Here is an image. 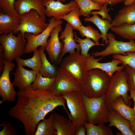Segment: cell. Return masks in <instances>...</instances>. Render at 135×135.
Segmentation results:
<instances>
[{"instance_id": "1", "label": "cell", "mask_w": 135, "mask_h": 135, "mask_svg": "<svg viewBox=\"0 0 135 135\" xmlns=\"http://www.w3.org/2000/svg\"><path fill=\"white\" fill-rule=\"evenodd\" d=\"M17 95V102L10 108L8 114L22 123L26 135H34L38 123L57 106H62L70 115L64 98L55 95L49 90H34L30 87L19 90Z\"/></svg>"}, {"instance_id": "2", "label": "cell", "mask_w": 135, "mask_h": 135, "mask_svg": "<svg viewBox=\"0 0 135 135\" xmlns=\"http://www.w3.org/2000/svg\"><path fill=\"white\" fill-rule=\"evenodd\" d=\"M110 81V77L104 71L97 69L88 70L80 84V91L89 98L100 97L106 94Z\"/></svg>"}, {"instance_id": "3", "label": "cell", "mask_w": 135, "mask_h": 135, "mask_svg": "<svg viewBox=\"0 0 135 135\" xmlns=\"http://www.w3.org/2000/svg\"><path fill=\"white\" fill-rule=\"evenodd\" d=\"M81 92L87 121L94 124L107 122L110 109L106 102L105 94L98 97L89 98Z\"/></svg>"}, {"instance_id": "4", "label": "cell", "mask_w": 135, "mask_h": 135, "mask_svg": "<svg viewBox=\"0 0 135 135\" xmlns=\"http://www.w3.org/2000/svg\"><path fill=\"white\" fill-rule=\"evenodd\" d=\"M128 79V75L124 70L116 72L110 78L108 88L105 95L106 102L109 108L112 101L119 96L122 97L126 105H131V99L128 93L129 91Z\"/></svg>"}, {"instance_id": "5", "label": "cell", "mask_w": 135, "mask_h": 135, "mask_svg": "<svg viewBox=\"0 0 135 135\" xmlns=\"http://www.w3.org/2000/svg\"><path fill=\"white\" fill-rule=\"evenodd\" d=\"M0 43L4 51V59L12 62L17 57L25 54L26 43L24 36L21 32L17 36L13 32L8 34H1Z\"/></svg>"}, {"instance_id": "6", "label": "cell", "mask_w": 135, "mask_h": 135, "mask_svg": "<svg viewBox=\"0 0 135 135\" xmlns=\"http://www.w3.org/2000/svg\"><path fill=\"white\" fill-rule=\"evenodd\" d=\"M69 110L70 120L76 126L84 124L87 121L86 111L80 90H73L62 93Z\"/></svg>"}, {"instance_id": "7", "label": "cell", "mask_w": 135, "mask_h": 135, "mask_svg": "<svg viewBox=\"0 0 135 135\" xmlns=\"http://www.w3.org/2000/svg\"><path fill=\"white\" fill-rule=\"evenodd\" d=\"M76 51L62 59L59 67L68 72L74 79L81 83L84 80L88 70L86 66L85 58Z\"/></svg>"}, {"instance_id": "8", "label": "cell", "mask_w": 135, "mask_h": 135, "mask_svg": "<svg viewBox=\"0 0 135 135\" xmlns=\"http://www.w3.org/2000/svg\"><path fill=\"white\" fill-rule=\"evenodd\" d=\"M20 16V24L13 32L14 34L21 32L24 36L25 33H29L37 35L44 31L48 24L34 10H31Z\"/></svg>"}, {"instance_id": "9", "label": "cell", "mask_w": 135, "mask_h": 135, "mask_svg": "<svg viewBox=\"0 0 135 135\" xmlns=\"http://www.w3.org/2000/svg\"><path fill=\"white\" fill-rule=\"evenodd\" d=\"M63 22L61 20H56L51 17L48 24L42 32L37 35L25 33V38L27 40L25 54H28L33 51L39 46L46 47L48 44V38L50 36V33L53 29L59 24H62Z\"/></svg>"}, {"instance_id": "10", "label": "cell", "mask_w": 135, "mask_h": 135, "mask_svg": "<svg viewBox=\"0 0 135 135\" xmlns=\"http://www.w3.org/2000/svg\"><path fill=\"white\" fill-rule=\"evenodd\" d=\"M107 37L108 42V45L102 51L92 53L94 57H103L115 54L125 55L127 52H135V42L134 40H130L128 42L118 41L111 33L108 34Z\"/></svg>"}, {"instance_id": "11", "label": "cell", "mask_w": 135, "mask_h": 135, "mask_svg": "<svg viewBox=\"0 0 135 135\" xmlns=\"http://www.w3.org/2000/svg\"><path fill=\"white\" fill-rule=\"evenodd\" d=\"M50 90L55 95L59 96L69 91H80V84L68 72L59 67L58 68L55 82Z\"/></svg>"}, {"instance_id": "12", "label": "cell", "mask_w": 135, "mask_h": 135, "mask_svg": "<svg viewBox=\"0 0 135 135\" xmlns=\"http://www.w3.org/2000/svg\"><path fill=\"white\" fill-rule=\"evenodd\" d=\"M4 68L0 77V96L2 99V102L8 101L12 102L15 100L17 92L10 81V74L15 65L12 62L4 59Z\"/></svg>"}, {"instance_id": "13", "label": "cell", "mask_w": 135, "mask_h": 135, "mask_svg": "<svg viewBox=\"0 0 135 135\" xmlns=\"http://www.w3.org/2000/svg\"><path fill=\"white\" fill-rule=\"evenodd\" d=\"M42 2L45 8L46 16L53 17L57 20L62 19L64 16L78 7L74 0L66 4L59 0H42Z\"/></svg>"}, {"instance_id": "14", "label": "cell", "mask_w": 135, "mask_h": 135, "mask_svg": "<svg viewBox=\"0 0 135 135\" xmlns=\"http://www.w3.org/2000/svg\"><path fill=\"white\" fill-rule=\"evenodd\" d=\"M102 57L96 58L92 54L85 58L87 70L88 71L94 69H98L105 72L110 78L116 72L124 70V66H118L122 63L120 60L114 58L110 62L104 63L99 62L102 59Z\"/></svg>"}, {"instance_id": "15", "label": "cell", "mask_w": 135, "mask_h": 135, "mask_svg": "<svg viewBox=\"0 0 135 135\" xmlns=\"http://www.w3.org/2000/svg\"><path fill=\"white\" fill-rule=\"evenodd\" d=\"M62 24L56 26L51 32L50 38L48 40V44L46 47L48 55L49 60L54 64H58L62 51L64 44L60 40L58 34L62 31Z\"/></svg>"}, {"instance_id": "16", "label": "cell", "mask_w": 135, "mask_h": 135, "mask_svg": "<svg viewBox=\"0 0 135 135\" xmlns=\"http://www.w3.org/2000/svg\"><path fill=\"white\" fill-rule=\"evenodd\" d=\"M23 66L17 64L15 72H11L14 76L12 82L14 86L17 87L20 91L30 88L35 80L37 73L33 70L25 69Z\"/></svg>"}, {"instance_id": "17", "label": "cell", "mask_w": 135, "mask_h": 135, "mask_svg": "<svg viewBox=\"0 0 135 135\" xmlns=\"http://www.w3.org/2000/svg\"><path fill=\"white\" fill-rule=\"evenodd\" d=\"M73 30L72 26L67 22L64 29L62 32L59 37L60 40H61L64 43V46L58 64L60 63L62 57L66 53H68L70 54L75 53L76 49V51H81V48L80 44L76 42L74 38Z\"/></svg>"}, {"instance_id": "18", "label": "cell", "mask_w": 135, "mask_h": 135, "mask_svg": "<svg viewBox=\"0 0 135 135\" xmlns=\"http://www.w3.org/2000/svg\"><path fill=\"white\" fill-rule=\"evenodd\" d=\"M14 6L16 12L20 16L31 10H34L46 21L45 8L43 5L42 0H16Z\"/></svg>"}, {"instance_id": "19", "label": "cell", "mask_w": 135, "mask_h": 135, "mask_svg": "<svg viewBox=\"0 0 135 135\" xmlns=\"http://www.w3.org/2000/svg\"><path fill=\"white\" fill-rule=\"evenodd\" d=\"M111 23L113 26L118 27L135 23V0L132 4L120 10Z\"/></svg>"}, {"instance_id": "20", "label": "cell", "mask_w": 135, "mask_h": 135, "mask_svg": "<svg viewBox=\"0 0 135 135\" xmlns=\"http://www.w3.org/2000/svg\"><path fill=\"white\" fill-rule=\"evenodd\" d=\"M108 126L117 128L123 135H134L130 129L131 123L115 110H110L107 119Z\"/></svg>"}, {"instance_id": "21", "label": "cell", "mask_w": 135, "mask_h": 135, "mask_svg": "<svg viewBox=\"0 0 135 135\" xmlns=\"http://www.w3.org/2000/svg\"><path fill=\"white\" fill-rule=\"evenodd\" d=\"M54 124L57 135H75L76 126L68 119L54 112Z\"/></svg>"}, {"instance_id": "22", "label": "cell", "mask_w": 135, "mask_h": 135, "mask_svg": "<svg viewBox=\"0 0 135 135\" xmlns=\"http://www.w3.org/2000/svg\"><path fill=\"white\" fill-rule=\"evenodd\" d=\"M110 110L117 112L122 116L130 121V123L135 118L133 108L126 105L121 96L115 99L111 103L110 106Z\"/></svg>"}, {"instance_id": "23", "label": "cell", "mask_w": 135, "mask_h": 135, "mask_svg": "<svg viewBox=\"0 0 135 135\" xmlns=\"http://www.w3.org/2000/svg\"><path fill=\"white\" fill-rule=\"evenodd\" d=\"M20 20L3 12L0 13V34H8L13 32L19 26Z\"/></svg>"}, {"instance_id": "24", "label": "cell", "mask_w": 135, "mask_h": 135, "mask_svg": "<svg viewBox=\"0 0 135 135\" xmlns=\"http://www.w3.org/2000/svg\"><path fill=\"white\" fill-rule=\"evenodd\" d=\"M84 20L90 22L94 24L100 30L103 42H105L106 45L108 44V32L109 29L113 27L110 21L101 18L96 14H93V16L89 18H86Z\"/></svg>"}, {"instance_id": "25", "label": "cell", "mask_w": 135, "mask_h": 135, "mask_svg": "<svg viewBox=\"0 0 135 135\" xmlns=\"http://www.w3.org/2000/svg\"><path fill=\"white\" fill-rule=\"evenodd\" d=\"M46 46H40L39 49L41 62V66L40 73L44 77L50 78L56 77L58 68L52 64L47 59L44 50Z\"/></svg>"}, {"instance_id": "26", "label": "cell", "mask_w": 135, "mask_h": 135, "mask_svg": "<svg viewBox=\"0 0 135 135\" xmlns=\"http://www.w3.org/2000/svg\"><path fill=\"white\" fill-rule=\"evenodd\" d=\"M34 135H56V132L52 113L47 118H44L38 124Z\"/></svg>"}, {"instance_id": "27", "label": "cell", "mask_w": 135, "mask_h": 135, "mask_svg": "<svg viewBox=\"0 0 135 135\" xmlns=\"http://www.w3.org/2000/svg\"><path fill=\"white\" fill-rule=\"evenodd\" d=\"M34 54L30 58L24 59L20 57H17L15 60L17 64L23 66H27L32 70L36 71L37 73L40 72L41 66L40 50L37 48L33 51Z\"/></svg>"}, {"instance_id": "28", "label": "cell", "mask_w": 135, "mask_h": 135, "mask_svg": "<svg viewBox=\"0 0 135 135\" xmlns=\"http://www.w3.org/2000/svg\"><path fill=\"white\" fill-rule=\"evenodd\" d=\"M56 78V77H44L39 72L37 74L35 80L31 84L30 87L34 90H50L54 83Z\"/></svg>"}, {"instance_id": "29", "label": "cell", "mask_w": 135, "mask_h": 135, "mask_svg": "<svg viewBox=\"0 0 135 135\" xmlns=\"http://www.w3.org/2000/svg\"><path fill=\"white\" fill-rule=\"evenodd\" d=\"M87 135H113L110 127L104 123H100L97 126L87 121L84 123Z\"/></svg>"}, {"instance_id": "30", "label": "cell", "mask_w": 135, "mask_h": 135, "mask_svg": "<svg viewBox=\"0 0 135 135\" xmlns=\"http://www.w3.org/2000/svg\"><path fill=\"white\" fill-rule=\"evenodd\" d=\"M80 9V16L86 18L90 17L91 12L94 10H99L101 6L91 0H74Z\"/></svg>"}, {"instance_id": "31", "label": "cell", "mask_w": 135, "mask_h": 135, "mask_svg": "<svg viewBox=\"0 0 135 135\" xmlns=\"http://www.w3.org/2000/svg\"><path fill=\"white\" fill-rule=\"evenodd\" d=\"M110 29L124 38L135 40V23L118 27L113 26Z\"/></svg>"}, {"instance_id": "32", "label": "cell", "mask_w": 135, "mask_h": 135, "mask_svg": "<svg viewBox=\"0 0 135 135\" xmlns=\"http://www.w3.org/2000/svg\"><path fill=\"white\" fill-rule=\"evenodd\" d=\"M78 30L81 36L92 39L95 43L100 46H106L103 44H100L99 41L102 38L101 34L92 26H84L82 25L79 28Z\"/></svg>"}, {"instance_id": "33", "label": "cell", "mask_w": 135, "mask_h": 135, "mask_svg": "<svg viewBox=\"0 0 135 135\" xmlns=\"http://www.w3.org/2000/svg\"><path fill=\"white\" fill-rule=\"evenodd\" d=\"M74 37L75 42L78 43L80 46V54L85 58L90 56V54L88 53V52L91 48L96 45L100 46L95 43L89 38H86L84 39L81 38L77 36L76 32H74Z\"/></svg>"}, {"instance_id": "34", "label": "cell", "mask_w": 135, "mask_h": 135, "mask_svg": "<svg viewBox=\"0 0 135 135\" xmlns=\"http://www.w3.org/2000/svg\"><path fill=\"white\" fill-rule=\"evenodd\" d=\"M80 12L78 6L64 16L62 19L70 24L74 30H78L82 25L80 19Z\"/></svg>"}, {"instance_id": "35", "label": "cell", "mask_w": 135, "mask_h": 135, "mask_svg": "<svg viewBox=\"0 0 135 135\" xmlns=\"http://www.w3.org/2000/svg\"><path fill=\"white\" fill-rule=\"evenodd\" d=\"M112 57L120 60L121 66L124 67L127 66L135 70V52H127L125 55L114 54Z\"/></svg>"}, {"instance_id": "36", "label": "cell", "mask_w": 135, "mask_h": 135, "mask_svg": "<svg viewBox=\"0 0 135 135\" xmlns=\"http://www.w3.org/2000/svg\"><path fill=\"white\" fill-rule=\"evenodd\" d=\"M15 0H0V7L3 12L17 19L20 20V16L16 11L14 6Z\"/></svg>"}, {"instance_id": "37", "label": "cell", "mask_w": 135, "mask_h": 135, "mask_svg": "<svg viewBox=\"0 0 135 135\" xmlns=\"http://www.w3.org/2000/svg\"><path fill=\"white\" fill-rule=\"evenodd\" d=\"M0 126L3 127L2 130L0 131V135H16L18 134L17 130L10 122L3 121Z\"/></svg>"}, {"instance_id": "38", "label": "cell", "mask_w": 135, "mask_h": 135, "mask_svg": "<svg viewBox=\"0 0 135 135\" xmlns=\"http://www.w3.org/2000/svg\"><path fill=\"white\" fill-rule=\"evenodd\" d=\"M124 67L128 75L129 87L132 88L135 92V70L127 66Z\"/></svg>"}, {"instance_id": "39", "label": "cell", "mask_w": 135, "mask_h": 135, "mask_svg": "<svg viewBox=\"0 0 135 135\" xmlns=\"http://www.w3.org/2000/svg\"><path fill=\"white\" fill-rule=\"evenodd\" d=\"M108 4L105 3L101 6V9L97 11H93L91 12V14L93 15L94 14H99L102 16V19L103 20H106L110 21L112 20V19L110 16L108 12L110 10L109 8H107Z\"/></svg>"}, {"instance_id": "40", "label": "cell", "mask_w": 135, "mask_h": 135, "mask_svg": "<svg viewBox=\"0 0 135 135\" xmlns=\"http://www.w3.org/2000/svg\"><path fill=\"white\" fill-rule=\"evenodd\" d=\"M86 131L84 124L76 126L75 135H86Z\"/></svg>"}, {"instance_id": "41", "label": "cell", "mask_w": 135, "mask_h": 135, "mask_svg": "<svg viewBox=\"0 0 135 135\" xmlns=\"http://www.w3.org/2000/svg\"><path fill=\"white\" fill-rule=\"evenodd\" d=\"M129 91L130 93V97L132 99L134 102V106L133 108V110L134 114L135 116V92L132 88L129 87Z\"/></svg>"}, {"instance_id": "42", "label": "cell", "mask_w": 135, "mask_h": 135, "mask_svg": "<svg viewBox=\"0 0 135 135\" xmlns=\"http://www.w3.org/2000/svg\"><path fill=\"white\" fill-rule=\"evenodd\" d=\"M125 0H105V3L111 6H114L121 2H124Z\"/></svg>"}, {"instance_id": "43", "label": "cell", "mask_w": 135, "mask_h": 135, "mask_svg": "<svg viewBox=\"0 0 135 135\" xmlns=\"http://www.w3.org/2000/svg\"><path fill=\"white\" fill-rule=\"evenodd\" d=\"M130 129L134 135H135V118L131 123Z\"/></svg>"}, {"instance_id": "44", "label": "cell", "mask_w": 135, "mask_h": 135, "mask_svg": "<svg viewBox=\"0 0 135 135\" xmlns=\"http://www.w3.org/2000/svg\"><path fill=\"white\" fill-rule=\"evenodd\" d=\"M100 6L104 4L105 3V0H91Z\"/></svg>"}, {"instance_id": "45", "label": "cell", "mask_w": 135, "mask_h": 135, "mask_svg": "<svg viewBox=\"0 0 135 135\" xmlns=\"http://www.w3.org/2000/svg\"><path fill=\"white\" fill-rule=\"evenodd\" d=\"M134 0H125L124 2V4L125 6L130 5L132 4Z\"/></svg>"}, {"instance_id": "46", "label": "cell", "mask_w": 135, "mask_h": 135, "mask_svg": "<svg viewBox=\"0 0 135 135\" xmlns=\"http://www.w3.org/2000/svg\"><path fill=\"white\" fill-rule=\"evenodd\" d=\"M59 0L62 2H65L66 0Z\"/></svg>"}, {"instance_id": "47", "label": "cell", "mask_w": 135, "mask_h": 135, "mask_svg": "<svg viewBox=\"0 0 135 135\" xmlns=\"http://www.w3.org/2000/svg\"><path fill=\"white\" fill-rule=\"evenodd\" d=\"M134 42H135V40H134Z\"/></svg>"}]
</instances>
